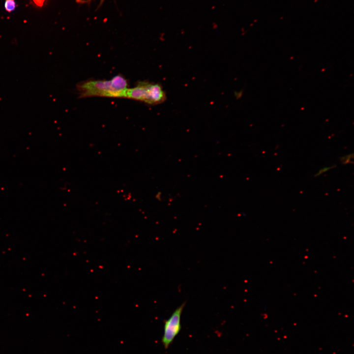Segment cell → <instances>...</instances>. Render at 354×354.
<instances>
[{
    "instance_id": "52a82bcc",
    "label": "cell",
    "mask_w": 354,
    "mask_h": 354,
    "mask_svg": "<svg viewBox=\"0 0 354 354\" xmlns=\"http://www.w3.org/2000/svg\"><path fill=\"white\" fill-rule=\"evenodd\" d=\"M45 0H33L34 3L38 6H42Z\"/></svg>"
},
{
    "instance_id": "7a4b0ae2",
    "label": "cell",
    "mask_w": 354,
    "mask_h": 354,
    "mask_svg": "<svg viewBox=\"0 0 354 354\" xmlns=\"http://www.w3.org/2000/svg\"><path fill=\"white\" fill-rule=\"evenodd\" d=\"M125 98L155 105L164 102L166 99V95L160 84L141 81L133 88L127 89Z\"/></svg>"
},
{
    "instance_id": "5b68a950",
    "label": "cell",
    "mask_w": 354,
    "mask_h": 354,
    "mask_svg": "<svg viewBox=\"0 0 354 354\" xmlns=\"http://www.w3.org/2000/svg\"><path fill=\"white\" fill-rule=\"evenodd\" d=\"M354 154H349L339 158L341 163L343 165L353 164Z\"/></svg>"
},
{
    "instance_id": "277c9868",
    "label": "cell",
    "mask_w": 354,
    "mask_h": 354,
    "mask_svg": "<svg viewBox=\"0 0 354 354\" xmlns=\"http://www.w3.org/2000/svg\"><path fill=\"white\" fill-rule=\"evenodd\" d=\"M5 10L10 13L14 11L16 7V3L15 0H5L4 4Z\"/></svg>"
},
{
    "instance_id": "8992f818",
    "label": "cell",
    "mask_w": 354,
    "mask_h": 354,
    "mask_svg": "<svg viewBox=\"0 0 354 354\" xmlns=\"http://www.w3.org/2000/svg\"><path fill=\"white\" fill-rule=\"evenodd\" d=\"M336 166V165H331V166H327V167H324V168L321 169L314 175V177H319V176H321V175H322L323 174H324V173L330 170L331 169L335 168Z\"/></svg>"
},
{
    "instance_id": "6da1fadb",
    "label": "cell",
    "mask_w": 354,
    "mask_h": 354,
    "mask_svg": "<svg viewBox=\"0 0 354 354\" xmlns=\"http://www.w3.org/2000/svg\"><path fill=\"white\" fill-rule=\"evenodd\" d=\"M127 80L117 75L111 80L89 79L79 82L76 86L80 98L104 97L125 98L128 88Z\"/></svg>"
},
{
    "instance_id": "3957f363",
    "label": "cell",
    "mask_w": 354,
    "mask_h": 354,
    "mask_svg": "<svg viewBox=\"0 0 354 354\" xmlns=\"http://www.w3.org/2000/svg\"><path fill=\"white\" fill-rule=\"evenodd\" d=\"M184 306L185 303H182L165 322L162 343L165 349L169 347L181 329V316Z\"/></svg>"
}]
</instances>
